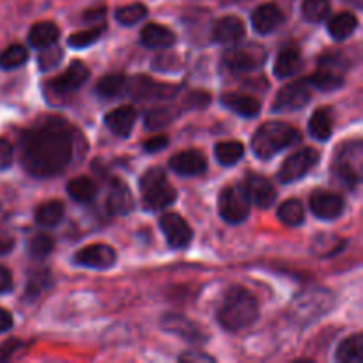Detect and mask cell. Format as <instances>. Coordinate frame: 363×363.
<instances>
[{"mask_svg": "<svg viewBox=\"0 0 363 363\" xmlns=\"http://www.w3.org/2000/svg\"><path fill=\"white\" fill-rule=\"evenodd\" d=\"M128 91L135 99H165L176 96V85H163L147 77H135L128 85Z\"/></svg>", "mask_w": 363, "mask_h": 363, "instance_id": "14", "label": "cell"}, {"mask_svg": "<svg viewBox=\"0 0 363 363\" xmlns=\"http://www.w3.org/2000/svg\"><path fill=\"white\" fill-rule=\"evenodd\" d=\"M28 250H30L32 257L43 259L53 250V240L48 236V234H38L30 240V245H28Z\"/></svg>", "mask_w": 363, "mask_h": 363, "instance_id": "41", "label": "cell"}, {"mask_svg": "<svg viewBox=\"0 0 363 363\" xmlns=\"http://www.w3.org/2000/svg\"><path fill=\"white\" fill-rule=\"evenodd\" d=\"M284 21L282 11L275 4H262L252 13V25L259 34H269Z\"/></svg>", "mask_w": 363, "mask_h": 363, "instance_id": "21", "label": "cell"}, {"mask_svg": "<svg viewBox=\"0 0 363 363\" xmlns=\"http://www.w3.org/2000/svg\"><path fill=\"white\" fill-rule=\"evenodd\" d=\"M126 85V78L121 73H112L103 77L101 80L96 85V92H98L101 98H116L121 94V91Z\"/></svg>", "mask_w": 363, "mask_h": 363, "instance_id": "36", "label": "cell"}, {"mask_svg": "<svg viewBox=\"0 0 363 363\" xmlns=\"http://www.w3.org/2000/svg\"><path fill=\"white\" fill-rule=\"evenodd\" d=\"M28 60V52L21 45L7 46L4 52H0V69H16L23 66Z\"/></svg>", "mask_w": 363, "mask_h": 363, "instance_id": "34", "label": "cell"}, {"mask_svg": "<svg viewBox=\"0 0 363 363\" xmlns=\"http://www.w3.org/2000/svg\"><path fill=\"white\" fill-rule=\"evenodd\" d=\"M140 41L147 48H169L176 45V34L163 25L149 23L142 28Z\"/></svg>", "mask_w": 363, "mask_h": 363, "instance_id": "23", "label": "cell"}, {"mask_svg": "<svg viewBox=\"0 0 363 363\" xmlns=\"http://www.w3.org/2000/svg\"><path fill=\"white\" fill-rule=\"evenodd\" d=\"M223 66L233 71H254L264 66L266 50L259 45H243L230 48L222 59Z\"/></svg>", "mask_w": 363, "mask_h": 363, "instance_id": "7", "label": "cell"}, {"mask_svg": "<svg viewBox=\"0 0 363 363\" xmlns=\"http://www.w3.org/2000/svg\"><path fill=\"white\" fill-rule=\"evenodd\" d=\"M216 318L227 332H240L257 321L259 303L254 294L248 293L247 289L233 287L227 291Z\"/></svg>", "mask_w": 363, "mask_h": 363, "instance_id": "2", "label": "cell"}, {"mask_svg": "<svg viewBox=\"0 0 363 363\" xmlns=\"http://www.w3.org/2000/svg\"><path fill=\"white\" fill-rule=\"evenodd\" d=\"M358 27V20L354 14L351 13H340L335 14L332 20L328 21V32L333 39H347Z\"/></svg>", "mask_w": 363, "mask_h": 363, "instance_id": "28", "label": "cell"}, {"mask_svg": "<svg viewBox=\"0 0 363 363\" xmlns=\"http://www.w3.org/2000/svg\"><path fill=\"white\" fill-rule=\"evenodd\" d=\"M103 32H105V27H103V25L89 28V30L77 32V34H73L69 38V46H73V48H87V46L94 45V43L98 41L99 35H101Z\"/></svg>", "mask_w": 363, "mask_h": 363, "instance_id": "39", "label": "cell"}, {"mask_svg": "<svg viewBox=\"0 0 363 363\" xmlns=\"http://www.w3.org/2000/svg\"><path fill=\"white\" fill-rule=\"evenodd\" d=\"M209 101H211V96H209L208 92H191V94L188 96V103H190L194 108H202V106L209 105Z\"/></svg>", "mask_w": 363, "mask_h": 363, "instance_id": "45", "label": "cell"}, {"mask_svg": "<svg viewBox=\"0 0 363 363\" xmlns=\"http://www.w3.org/2000/svg\"><path fill=\"white\" fill-rule=\"evenodd\" d=\"M145 16H147V7L144 4H130V6H123L116 11V20L126 27L138 23Z\"/></svg>", "mask_w": 363, "mask_h": 363, "instance_id": "38", "label": "cell"}, {"mask_svg": "<svg viewBox=\"0 0 363 363\" xmlns=\"http://www.w3.org/2000/svg\"><path fill=\"white\" fill-rule=\"evenodd\" d=\"M135 121H137V112H135L133 106L124 105L119 108L112 110L105 116V124L112 133H116L117 137H130L131 130L135 126Z\"/></svg>", "mask_w": 363, "mask_h": 363, "instance_id": "20", "label": "cell"}, {"mask_svg": "<svg viewBox=\"0 0 363 363\" xmlns=\"http://www.w3.org/2000/svg\"><path fill=\"white\" fill-rule=\"evenodd\" d=\"M11 163H13V145L6 138H0V170H7Z\"/></svg>", "mask_w": 363, "mask_h": 363, "instance_id": "43", "label": "cell"}, {"mask_svg": "<svg viewBox=\"0 0 363 363\" xmlns=\"http://www.w3.org/2000/svg\"><path fill=\"white\" fill-rule=\"evenodd\" d=\"M13 289V277L11 272L4 266H0V293H7V291Z\"/></svg>", "mask_w": 363, "mask_h": 363, "instance_id": "46", "label": "cell"}, {"mask_svg": "<svg viewBox=\"0 0 363 363\" xmlns=\"http://www.w3.org/2000/svg\"><path fill=\"white\" fill-rule=\"evenodd\" d=\"M162 326L167 330V332L174 333V335L181 337V339L188 340V342H204L206 333L202 332V328L199 325H195L190 319L183 318V315L177 314H167L163 315Z\"/></svg>", "mask_w": 363, "mask_h": 363, "instance_id": "15", "label": "cell"}, {"mask_svg": "<svg viewBox=\"0 0 363 363\" xmlns=\"http://www.w3.org/2000/svg\"><path fill=\"white\" fill-rule=\"evenodd\" d=\"M300 131L296 128L286 123H279V121H269L255 131L254 138H252V149L257 158L268 160L289 145L300 142Z\"/></svg>", "mask_w": 363, "mask_h": 363, "instance_id": "3", "label": "cell"}, {"mask_svg": "<svg viewBox=\"0 0 363 363\" xmlns=\"http://www.w3.org/2000/svg\"><path fill=\"white\" fill-rule=\"evenodd\" d=\"M222 105H225L227 108L233 110L234 113L241 117H255L261 112V101L254 96H243V94H229L222 96Z\"/></svg>", "mask_w": 363, "mask_h": 363, "instance_id": "24", "label": "cell"}, {"mask_svg": "<svg viewBox=\"0 0 363 363\" xmlns=\"http://www.w3.org/2000/svg\"><path fill=\"white\" fill-rule=\"evenodd\" d=\"M34 218L43 227L59 225L64 218V204L60 201H48L39 206L34 213Z\"/></svg>", "mask_w": 363, "mask_h": 363, "instance_id": "29", "label": "cell"}, {"mask_svg": "<svg viewBox=\"0 0 363 363\" xmlns=\"http://www.w3.org/2000/svg\"><path fill=\"white\" fill-rule=\"evenodd\" d=\"M311 101V91L307 89V82H293L282 87L273 101V110L287 112V110H300Z\"/></svg>", "mask_w": 363, "mask_h": 363, "instance_id": "12", "label": "cell"}, {"mask_svg": "<svg viewBox=\"0 0 363 363\" xmlns=\"http://www.w3.org/2000/svg\"><path fill=\"white\" fill-rule=\"evenodd\" d=\"M167 145H169V138L163 137V135H160V137H152L151 140L145 142L144 149L147 152H158V151H162V149H165Z\"/></svg>", "mask_w": 363, "mask_h": 363, "instance_id": "44", "label": "cell"}, {"mask_svg": "<svg viewBox=\"0 0 363 363\" xmlns=\"http://www.w3.org/2000/svg\"><path fill=\"white\" fill-rule=\"evenodd\" d=\"M89 78V67L85 66L84 62H78L74 60L62 74H59L57 78H53L50 87H52V92L60 96H66V94H73L74 91L82 87V85L87 82Z\"/></svg>", "mask_w": 363, "mask_h": 363, "instance_id": "13", "label": "cell"}, {"mask_svg": "<svg viewBox=\"0 0 363 363\" xmlns=\"http://www.w3.org/2000/svg\"><path fill=\"white\" fill-rule=\"evenodd\" d=\"M67 194L80 204H89L96 197V184L89 177H74L67 183Z\"/></svg>", "mask_w": 363, "mask_h": 363, "instance_id": "32", "label": "cell"}, {"mask_svg": "<svg viewBox=\"0 0 363 363\" xmlns=\"http://www.w3.org/2000/svg\"><path fill=\"white\" fill-rule=\"evenodd\" d=\"M220 216L229 223H241L250 215V197L245 184L223 188L218 199Z\"/></svg>", "mask_w": 363, "mask_h": 363, "instance_id": "5", "label": "cell"}, {"mask_svg": "<svg viewBox=\"0 0 363 363\" xmlns=\"http://www.w3.org/2000/svg\"><path fill=\"white\" fill-rule=\"evenodd\" d=\"M301 67V55L300 50L294 46H287L279 53L275 62V77L289 78Z\"/></svg>", "mask_w": 363, "mask_h": 363, "instance_id": "25", "label": "cell"}, {"mask_svg": "<svg viewBox=\"0 0 363 363\" xmlns=\"http://www.w3.org/2000/svg\"><path fill=\"white\" fill-rule=\"evenodd\" d=\"M18 347H20V342H14V340L4 344V346L0 347V360H7Z\"/></svg>", "mask_w": 363, "mask_h": 363, "instance_id": "48", "label": "cell"}, {"mask_svg": "<svg viewBox=\"0 0 363 363\" xmlns=\"http://www.w3.org/2000/svg\"><path fill=\"white\" fill-rule=\"evenodd\" d=\"M181 360H204V362H213V358H209V357H206V354H194V353H190V354H183V357H181Z\"/></svg>", "mask_w": 363, "mask_h": 363, "instance_id": "50", "label": "cell"}, {"mask_svg": "<svg viewBox=\"0 0 363 363\" xmlns=\"http://www.w3.org/2000/svg\"><path fill=\"white\" fill-rule=\"evenodd\" d=\"M13 245H14L13 238L7 236V234H0V254H7V252H11Z\"/></svg>", "mask_w": 363, "mask_h": 363, "instance_id": "49", "label": "cell"}, {"mask_svg": "<svg viewBox=\"0 0 363 363\" xmlns=\"http://www.w3.org/2000/svg\"><path fill=\"white\" fill-rule=\"evenodd\" d=\"M74 264L84 266V268L94 269H106L112 268L117 261V254L110 245L96 243L84 247L80 252L74 254Z\"/></svg>", "mask_w": 363, "mask_h": 363, "instance_id": "10", "label": "cell"}, {"mask_svg": "<svg viewBox=\"0 0 363 363\" xmlns=\"http://www.w3.org/2000/svg\"><path fill=\"white\" fill-rule=\"evenodd\" d=\"M213 41L220 45H234L245 35V23L238 16H223L213 27Z\"/></svg>", "mask_w": 363, "mask_h": 363, "instance_id": "19", "label": "cell"}, {"mask_svg": "<svg viewBox=\"0 0 363 363\" xmlns=\"http://www.w3.org/2000/svg\"><path fill=\"white\" fill-rule=\"evenodd\" d=\"M170 169L181 176H201L208 169V162L202 152L195 151V149H186L170 158Z\"/></svg>", "mask_w": 363, "mask_h": 363, "instance_id": "17", "label": "cell"}, {"mask_svg": "<svg viewBox=\"0 0 363 363\" xmlns=\"http://www.w3.org/2000/svg\"><path fill=\"white\" fill-rule=\"evenodd\" d=\"M333 170L337 177L346 184L347 188H354L360 183L362 176V142H351L344 145L333 162Z\"/></svg>", "mask_w": 363, "mask_h": 363, "instance_id": "6", "label": "cell"}, {"mask_svg": "<svg viewBox=\"0 0 363 363\" xmlns=\"http://www.w3.org/2000/svg\"><path fill=\"white\" fill-rule=\"evenodd\" d=\"M21 163L34 177L64 172L73 158V135L64 121L53 119L23 131L20 138Z\"/></svg>", "mask_w": 363, "mask_h": 363, "instance_id": "1", "label": "cell"}, {"mask_svg": "<svg viewBox=\"0 0 363 363\" xmlns=\"http://www.w3.org/2000/svg\"><path fill=\"white\" fill-rule=\"evenodd\" d=\"M318 162H319V152L315 151V149L312 147L300 149V151L291 155L289 158L282 163L277 177H279L280 183L289 184L293 183V181H298L300 177H303L305 174H307Z\"/></svg>", "mask_w": 363, "mask_h": 363, "instance_id": "8", "label": "cell"}, {"mask_svg": "<svg viewBox=\"0 0 363 363\" xmlns=\"http://www.w3.org/2000/svg\"><path fill=\"white\" fill-rule=\"evenodd\" d=\"M105 206L108 215L119 216L130 213L131 208H133V197H131V191L128 190L126 184L116 181V183L110 186Z\"/></svg>", "mask_w": 363, "mask_h": 363, "instance_id": "22", "label": "cell"}, {"mask_svg": "<svg viewBox=\"0 0 363 363\" xmlns=\"http://www.w3.org/2000/svg\"><path fill=\"white\" fill-rule=\"evenodd\" d=\"M140 190L144 208L149 209V211H158V209L169 208L177 199L176 190L167 181L165 172L162 169L147 170L140 179Z\"/></svg>", "mask_w": 363, "mask_h": 363, "instance_id": "4", "label": "cell"}, {"mask_svg": "<svg viewBox=\"0 0 363 363\" xmlns=\"http://www.w3.org/2000/svg\"><path fill=\"white\" fill-rule=\"evenodd\" d=\"M279 218L282 220L286 225H291V227L301 225V223H303V220H305L303 204H301L300 201H294V199H291V201H286L284 204H280Z\"/></svg>", "mask_w": 363, "mask_h": 363, "instance_id": "35", "label": "cell"}, {"mask_svg": "<svg viewBox=\"0 0 363 363\" xmlns=\"http://www.w3.org/2000/svg\"><path fill=\"white\" fill-rule=\"evenodd\" d=\"M245 188H247L250 202H254V204L259 206V208L268 209L275 204L277 201L275 186H273L266 177L257 176V174H252V176H248Z\"/></svg>", "mask_w": 363, "mask_h": 363, "instance_id": "18", "label": "cell"}, {"mask_svg": "<svg viewBox=\"0 0 363 363\" xmlns=\"http://www.w3.org/2000/svg\"><path fill=\"white\" fill-rule=\"evenodd\" d=\"M311 209L318 218L335 220L344 211V199L332 191H315L311 197Z\"/></svg>", "mask_w": 363, "mask_h": 363, "instance_id": "16", "label": "cell"}, {"mask_svg": "<svg viewBox=\"0 0 363 363\" xmlns=\"http://www.w3.org/2000/svg\"><path fill=\"white\" fill-rule=\"evenodd\" d=\"M215 155H216V160H218L222 165L230 167L243 158L245 147L241 142H236V140L220 142L215 149Z\"/></svg>", "mask_w": 363, "mask_h": 363, "instance_id": "33", "label": "cell"}, {"mask_svg": "<svg viewBox=\"0 0 363 363\" xmlns=\"http://www.w3.org/2000/svg\"><path fill=\"white\" fill-rule=\"evenodd\" d=\"M333 303V296L328 293V291H321V289H312V291H305L303 294L294 300L293 307H294V314L298 315L300 319H311L319 318L325 312L330 311Z\"/></svg>", "mask_w": 363, "mask_h": 363, "instance_id": "9", "label": "cell"}, {"mask_svg": "<svg viewBox=\"0 0 363 363\" xmlns=\"http://www.w3.org/2000/svg\"><path fill=\"white\" fill-rule=\"evenodd\" d=\"M305 82L323 92L335 91V89L342 87V84H344L342 77H340L335 69H332V67H323V69H319L318 73L311 74V77H308Z\"/></svg>", "mask_w": 363, "mask_h": 363, "instance_id": "30", "label": "cell"}, {"mask_svg": "<svg viewBox=\"0 0 363 363\" xmlns=\"http://www.w3.org/2000/svg\"><path fill=\"white\" fill-rule=\"evenodd\" d=\"M103 14H105V9L89 11V13H85V20H96V18H101Z\"/></svg>", "mask_w": 363, "mask_h": 363, "instance_id": "51", "label": "cell"}, {"mask_svg": "<svg viewBox=\"0 0 363 363\" xmlns=\"http://www.w3.org/2000/svg\"><path fill=\"white\" fill-rule=\"evenodd\" d=\"M330 0H303L301 4V13H303L305 20L312 21V23H319L325 20L330 14Z\"/></svg>", "mask_w": 363, "mask_h": 363, "instance_id": "37", "label": "cell"}, {"mask_svg": "<svg viewBox=\"0 0 363 363\" xmlns=\"http://www.w3.org/2000/svg\"><path fill=\"white\" fill-rule=\"evenodd\" d=\"M57 39H59V27L52 21L35 23L28 32V41L34 48H46V46L55 45Z\"/></svg>", "mask_w": 363, "mask_h": 363, "instance_id": "26", "label": "cell"}, {"mask_svg": "<svg viewBox=\"0 0 363 363\" xmlns=\"http://www.w3.org/2000/svg\"><path fill=\"white\" fill-rule=\"evenodd\" d=\"M174 119V112L170 108H155L145 116V128L147 130H162L169 126Z\"/></svg>", "mask_w": 363, "mask_h": 363, "instance_id": "40", "label": "cell"}, {"mask_svg": "<svg viewBox=\"0 0 363 363\" xmlns=\"http://www.w3.org/2000/svg\"><path fill=\"white\" fill-rule=\"evenodd\" d=\"M160 227H162L163 234H165L167 241L172 248L181 250V248H186L191 243L194 233H191L190 225H188L183 216L176 215V213H165L160 220Z\"/></svg>", "mask_w": 363, "mask_h": 363, "instance_id": "11", "label": "cell"}, {"mask_svg": "<svg viewBox=\"0 0 363 363\" xmlns=\"http://www.w3.org/2000/svg\"><path fill=\"white\" fill-rule=\"evenodd\" d=\"M337 362L340 363H360L363 360V337L353 335L342 340L335 354Z\"/></svg>", "mask_w": 363, "mask_h": 363, "instance_id": "31", "label": "cell"}, {"mask_svg": "<svg viewBox=\"0 0 363 363\" xmlns=\"http://www.w3.org/2000/svg\"><path fill=\"white\" fill-rule=\"evenodd\" d=\"M41 50L43 52L39 53V67H41V71L52 69V67H55L62 60V50L57 48L55 45L46 46V48Z\"/></svg>", "mask_w": 363, "mask_h": 363, "instance_id": "42", "label": "cell"}, {"mask_svg": "<svg viewBox=\"0 0 363 363\" xmlns=\"http://www.w3.org/2000/svg\"><path fill=\"white\" fill-rule=\"evenodd\" d=\"M308 131H311V135L315 140L325 142L332 137L333 119L330 108L315 110L314 116L311 117V123H308Z\"/></svg>", "mask_w": 363, "mask_h": 363, "instance_id": "27", "label": "cell"}, {"mask_svg": "<svg viewBox=\"0 0 363 363\" xmlns=\"http://www.w3.org/2000/svg\"><path fill=\"white\" fill-rule=\"evenodd\" d=\"M11 328H13V315L6 308H0V333L7 332Z\"/></svg>", "mask_w": 363, "mask_h": 363, "instance_id": "47", "label": "cell"}]
</instances>
